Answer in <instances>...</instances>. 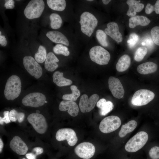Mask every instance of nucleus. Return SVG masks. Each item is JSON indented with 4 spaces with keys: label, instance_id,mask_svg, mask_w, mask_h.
Returning a JSON list of instances; mask_svg holds the SVG:
<instances>
[{
    "label": "nucleus",
    "instance_id": "1",
    "mask_svg": "<svg viewBox=\"0 0 159 159\" xmlns=\"http://www.w3.org/2000/svg\"><path fill=\"white\" fill-rule=\"evenodd\" d=\"M21 82L20 78L12 75L7 80L4 91L5 98L8 100H13L18 97L21 91Z\"/></svg>",
    "mask_w": 159,
    "mask_h": 159
},
{
    "label": "nucleus",
    "instance_id": "2",
    "mask_svg": "<svg viewBox=\"0 0 159 159\" xmlns=\"http://www.w3.org/2000/svg\"><path fill=\"white\" fill-rule=\"evenodd\" d=\"M80 23L82 33L90 37L97 25L98 20L92 14L88 11H85L80 16Z\"/></svg>",
    "mask_w": 159,
    "mask_h": 159
},
{
    "label": "nucleus",
    "instance_id": "3",
    "mask_svg": "<svg viewBox=\"0 0 159 159\" xmlns=\"http://www.w3.org/2000/svg\"><path fill=\"white\" fill-rule=\"evenodd\" d=\"M148 138L147 132L144 131L139 132L127 142L125 146V150L129 152H135L144 146Z\"/></svg>",
    "mask_w": 159,
    "mask_h": 159
},
{
    "label": "nucleus",
    "instance_id": "4",
    "mask_svg": "<svg viewBox=\"0 0 159 159\" xmlns=\"http://www.w3.org/2000/svg\"><path fill=\"white\" fill-rule=\"evenodd\" d=\"M45 4L42 0H31L24 9V15L28 19L38 18L42 13Z\"/></svg>",
    "mask_w": 159,
    "mask_h": 159
},
{
    "label": "nucleus",
    "instance_id": "5",
    "mask_svg": "<svg viewBox=\"0 0 159 159\" xmlns=\"http://www.w3.org/2000/svg\"><path fill=\"white\" fill-rule=\"evenodd\" d=\"M89 55L91 60L100 65L108 64L110 58L109 52L100 46L93 47L90 49Z\"/></svg>",
    "mask_w": 159,
    "mask_h": 159
},
{
    "label": "nucleus",
    "instance_id": "6",
    "mask_svg": "<svg viewBox=\"0 0 159 159\" xmlns=\"http://www.w3.org/2000/svg\"><path fill=\"white\" fill-rule=\"evenodd\" d=\"M155 94L147 89H140L135 92L131 99L132 104L135 106L145 105L153 100Z\"/></svg>",
    "mask_w": 159,
    "mask_h": 159
},
{
    "label": "nucleus",
    "instance_id": "7",
    "mask_svg": "<svg viewBox=\"0 0 159 159\" xmlns=\"http://www.w3.org/2000/svg\"><path fill=\"white\" fill-rule=\"evenodd\" d=\"M27 120L38 133L44 134L46 131L48 125L45 117L37 113H32L27 117Z\"/></svg>",
    "mask_w": 159,
    "mask_h": 159
},
{
    "label": "nucleus",
    "instance_id": "8",
    "mask_svg": "<svg viewBox=\"0 0 159 159\" xmlns=\"http://www.w3.org/2000/svg\"><path fill=\"white\" fill-rule=\"evenodd\" d=\"M121 120L117 116L111 115L104 118L100 122L99 128L104 133H108L116 130L120 126Z\"/></svg>",
    "mask_w": 159,
    "mask_h": 159
},
{
    "label": "nucleus",
    "instance_id": "9",
    "mask_svg": "<svg viewBox=\"0 0 159 159\" xmlns=\"http://www.w3.org/2000/svg\"><path fill=\"white\" fill-rule=\"evenodd\" d=\"M23 63L25 68L31 75L36 79L41 77L42 68L33 57L30 56L24 57Z\"/></svg>",
    "mask_w": 159,
    "mask_h": 159
},
{
    "label": "nucleus",
    "instance_id": "10",
    "mask_svg": "<svg viewBox=\"0 0 159 159\" xmlns=\"http://www.w3.org/2000/svg\"><path fill=\"white\" fill-rule=\"evenodd\" d=\"M46 97L43 94L38 92L29 93L22 99V102L24 106L37 107L43 106L46 102Z\"/></svg>",
    "mask_w": 159,
    "mask_h": 159
},
{
    "label": "nucleus",
    "instance_id": "11",
    "mask_svg": "<svg viewBox=\"0 0 159 159\" xmlns=\"http://www.w3.org/2000/svg\"><path fill=\"white\" fill-rule=\"evenodd\" d=\"M55 137L56 140L59 141L66 140L68 144L71 146L74 145L78 140L74 131L68 128L59 129L56 133Z\"/></svg>",
    "mask_w": 159,
    "mask_h": 159
},
{
    "label": "nucleus",
    "instance_id": "12",
    "mask_svg": "<svg viewBox=\"0 0 159 159\" xmlns=\"http://www.w3.org/2000/svg\"><path fill=\"white\" fill-rule=\"evenodd\" d=\"M95 149L92 143L84 142L78 144L75 148L74 152L79 157L84 159H89L94 155Z\"/></svg>",
    "mask_w": 159,
    "mask_h": 159
},
{
    "label": "nucleus",
    "instance_id": "13",
    "mask_svg": "<svg viewBox=\"0 0 159 159\" xmlns=\"http://www.w3.org/2000/svg\"><path fill=\"white\" fill-rule=\"evenodd\" d=\"M99 98V95L95 94L92 95L89 98L85 94L82 95L79 103L81 111L83 113H85L91 111L94 108Z\"/></svg>",
    "mask_w": 159,
    "mask_h": 159
},
{
    "label": "nucleus",
    "instance_id": "14",
    "mask_svg": "<svg viewBox=\"0 0 159 159\" xmlns=\"http://www.w3.org/2000/svg\"><path fill=\"white\" fill-rule=\"evenodd\" d=\"M108 87L113 96L121 99L124 96L125 91L119 80L113 77H110L108 79Z\"/></svg>",
    "mask_w": 159,
    "mask_h": 159
},
{
    "label": "nucleus",
    "instance_id": "15",
    "mask_svg": "<svg viewBox=\"0 0 159 159\" xmlns=\"http://www.w3.org/2000/svg\"><path fill=\"white\" fill-rule=\"evenodd\" d=\"M9 146L13 151L20 155L25 154L28 150L26 144L20 137L17 136H14L10 141Z\"/></svg>",
    "mask_w": 159,
    "mask_h": 159
},
{
    "label": "nucleus",
    "instance_id": "16",
    "mask_svg": "<svg viewBox=\"0 0 159 159\" xmlns=\"http://www.w3.org/2000/svg\"><path fill=\"white\" fill-rule=\"evenodd\" d=\"M104 32L105 33L117 43L122 42V37L121 33L119 31V26L117 23L112 22L109 23L107 25Z\"/></svg>",
    "mask_w": 159,
    "mask_h": 159
},
{
    "label": "nucleus",
    "instance_id": "17",
    "mask_svg": "<svg viewBox=\"0 0 159 159\" xmlns=\"http://www.w3.org/2000/svg\"><path fill=\"white\" fill-rule=\"evenodd\" d=\"M59 108L62 111H67L69 114L72 117L77 115L79 109L77 104L74 101L64 100L60 103Z\"/></svg>",
    "mask_w": 159,
    "mask_h": 159
},
{
    "label": "nucleus",
    "instance_id": "18",
    "mask_svg": "<svg viewBox=\"0 0 159 159\" xmlns=\"http://www.w3.org/2000/svg\"><path fill=\"white\" fill-rule=\"evenodd\" d=\"M46 36L53 42L69 45V41L66 37L61 32L57 31H52L47 32Z\"/></svg>",
    "mask_w": 159,
    "mask_h": 159
},
{
    "label": "nucleus",
    "instance_id": "19",
    "mask_svg": "<svg viewBox=\"0 0 159 159\" xmlns=\"http://www.w3.org/2000/svg\"><path fill=\"white\" fill-rule=\"evenodd\" d=\"M129 6L127 15L130 17L135 16L137 12L141 11L144 8V5L135 0H128L126 2Z\"/></svg>",
    "mask_w": 159,
    "mask_h": 159
},
{
    "label": "nucleus",
    "instance_id": "20",
    "mask_svg": "<svg viewBox=\"0 0 159 159\" xmlns=\"http://www.w3.org/2000/svg\"><path fill=\"white\" fill-rule=\"evenodd\" d=\"M59 60L55 54L52 52H49L47 55L44 63V67L47 71L53 72L58 67L57 63Z\"/></svg>",
    "mask_w": 159,
    "mask_h": 159
},
{
    "label": "nucleus",
    "instance_id": "21",
    "mask_svg": "<svg viewBox=\"0 0 159 159\" xmlns=\"http://www.w3.org/2000/svg\"><path fill=\"white\" fill-rule=\"evenodd\" d=\"M129 21V26L131 28H134L138 25L146 26L150 22V20L148 18L143 16H137L131 17Z\"/></svg>",
    "mask_w": 159,
    "mask_h": 159
},
{
    "label": "nucleus",
    "instance_id": "22",
    "mask_svg": "<svg viewBox=\"0 0 159 159\" xmlns=\"http://www.w3.org/2000/svg\"><path fill=\"white\" fill-rule=\"evenodd\" d=\"M157 65L152 62H149L138 65L137 68L138 72L142 74H147L155 72L157 70Z\"/></svg>",
    "mask_w": 159,
    "mask_h": 159
},
{
    "label": "nucleus",
    "instance_id": "23",
    "mask_svg": "<svg viewBox=\"0 0 159 159\" xmlns=\"http://www.w3.org/2000/svg\"><path fill=\"white\" fill-rule=\"evenodd\" d=\"M53 80L57 86L63 87L71 85L72 82L70 79L63 77V73L58 71L55 72L52 76Z\"/></svg>",
    "mask_w": 159,
    "mask_h": 159
},
{
    "label": "nucleus",
    "instance_id": "24",
    "mask_svg": "<svg viewBox=\"0 0 159 159\" xmlns=\"http://www.w3.org/2000/svg\"><path fill=\"white\" fill-rule=\"evenodd\" d=\"M130 63V56L127 54L123 55L119 58L117 63L116 69L119 72L125 71L129 67Z\"/></svg>",
    "mask_w": 159,
    "mask_h": 159
},
{
    "label": "nucleus",
    "instance_id": "25",
    "mask_svg": "<svg viewBox=\"0 0 159 159\" xmlns=\"http://www.w3.org/2000/svg\"><path fill=\"white\" fill-rule=\"evenodd\" d=\"M137 125V122L134 120H131L123 125L119 132V137L120 138L124 137L127 134L133 131Z\"/></svg>",
    "mask_w": 159,
    "mask_h": 159
},
{
    "label": "nucleus",
    "instance_id": "26",
    "mask_svg": "<svg viewBox=\"0 0 159 159\" xmlns=\"http://www.w3.org/2000/svg\"><path fill=\"white\" fill-rule=\"evenodd\" d=\"M48 6L51 9L57 11L64 10L66 6V2L65 0H47Z\"/></svg>",
    "mask_w": 159,
    "mask_h": 159
},
{
    "label": "nucleus",
    "instance_id": "27",
    "mask_svg": "<svg viewBox=\"0 0 159 159\" xmlns=\"http://www.w3.org/2000/svg\"><path fill=\"white\" fill-rule=\"evenodd\" d=\"M51 27L53 29H57L59 28L62 23V20L61 16L55 13H52L49 16Z\"/></svg>",
    "mask_w": 159,
    "mask_h": 159
},
{
    "label": "nucleus",
    "instance_id": "28",
    "mask_svg": "<svg viewBox=\"0 0 159 159\" xmlns=\"http://www.w3.org/2000/svg\"><path fill=\"white\" fill-rule=\"evenodd\" d=\"M70 88L72 93L71 94L64 95L62 98L64 100H68L74 102L80 96V91L75 85H72L70 86Z\"/></svg>",
    "mask_w": 159,
    "mask_h": 159
},
{
    "label": "nucleus",
    "instance_id": "29",
    "mask_svg": "<svg viewBox=\"0 0 159 159\" xmlns=\"http://www.w3.org/2000/svg\"><path fill=\"white\" fill-rule=\"evenodd\" d=\"M47 55L45 48L40 45L38 48L37 52L35 54L34 58L38 63H42L45 61Z\"/></svg>",
    "mask_w": 159,
    "mask_h": 159
},
{
    "label": "nucleus",
    "instance_id": "30",
    "mask_svg": "<svg viewBox=\"0 0 159 159\" xmlns=\"http://www.w3.org/2000/svg\"><path fill=\"white\" fill-rule=\"evenodd\" d=\"M9 118L10 120L13 122L18 120L19 123L22 122L25 117V114L22 112H18L14 109L11 110L9 112Z\"/></svg>",
    "mask_w": 159,
    "mask_h": 159
},
{
    "label": "nucleus",
    "instance_id": "31",
    "mask_svg": "<svg viewBox=\"0 0 159 159\" xmlns=\"http://www.w3.org/2000/svg\"><path fill=\"white\" fill-rule=\"evenodd\" d=\"M96 36L98 42L102 46L104 47L108 46L107 34L105 32L101 29H98L96 31Z\"/></svg>",
    "mask_w": 159,
    "mask_h": 159
},
{
    "label": "nucleus",
    "instance_id": "32",
    "mask_svg": "<svg viewBox=\"0 0 159 159\" xmlns=\"http://www.w3.org/2000/svg\"><path fill=\"white\" fill-rule=\"evenodd\" d=\"M53 50L54 53L57 54H62L67 56L70 54L68 48L61 44H57L53 47Z\"/></svg>",
    "mask_w": 159,
    "mask_h": 159
},
{
    "label": "nucleus",
    "instance_id": "33",
    "mask_svg": "<svg viewBox=\"0 0 159 159\" xmlns=\"http://www.w3.org/2000/svg\"><path fill=\"white\" fill-rule=\"evenodd\" d=\"M148 52L147 48L145 47L138 48L136 50L134 56V59L137 62L142 61Z\"/></svg>",
    "mask_w": 159,
    "mask_h": 159
},
{
    "label": "nucleus",
    "instance_id": "34",
    "mask_svg": "<svg viewBox=\"0 0 159 159\" xmlns=\"http://www.w3.org/2000/svg\"><path fill=\"white\" fill-rule=\"evenodd\" d=\"M114 105L110 101L105 102L100 108V113L102 116H105L113 109Z\"/></svg>",
    "mask_w": 159,
    "mask_h": 159
},
{
    "label": "nucleus",
    "instance_id": "35",
    "mask_svg": "<svg viewBox=\"0 0 159 159\" xmlns=\"http://www.w3.org/2000/svg\"><path fill=\"white\" fill-rule=\"evenodd\" d=\"M150 33L154 43L159 46V26L153 27L151 30Z\"/></svg>",
    "mask_w": 159,
    "mask_h": 159
},
{
    "label": "nucleus",
    "instance_id": "36",
    "mask_svg": "<svg viewBox=\"0 0 159 159\" xmlns=\"http://www.w3.org/2000/svg\"><path fill=\"white\" fill-rule=\"evenodd\" d=\"M139 40L138 36L135 33L131 34L129 36V39L127 42L129 47L132 48L134 47Z\"/></svg>",
    "mask_w": 159,
    "mask_h": 159
},
{
    "label": "nucleus",
    "instance_id": "37",
    "mask_svg": "<svg viewBox=\"0 0 159 159\" xmlns=\"http://www.w3.org/2000/svg\"><path fill=\"white\" fill-rule=\"evenodd\" d=\"M149 154L152 159H159V147L154 146L149 151Z\"/></svg>",
    "mask_w": 159,
    "mask_h": 159
},
{
    "label": "nucleus",
    "instance_id": "38",
    "mask_svg": "<svg viewBox=\"0 0 159 159\" xmlns=\"http://www.w3.org/2000/svg\"><path fill=\"white\" fill-rule=\"evenodd\" d=\"M9 112L8 111H5L4 112V117H0V124L1 125L3 124L5 122L6 124H8L11 122L9 116Z\"/></svg>",
    "mask_w": 159,
    "mask_h": 159
},
{
    "label": "nucleus",
    "instance_id": "39",
    "mask_svg": "<svg viewBox=\"0 0 159 159\" xmlns=\"http://www.w3.org/2000/svg\"><path fill=\"white\" fill-rule=\"evenodd\" d=\"M14 2L13 0H6L4 6L6 9H12L14 7Z\"/></svg>",
    "mask_w": 159,
    "mask_h": 159
},
{
    "label": "nucleus",
    "instance_id": "40",
    "mask_svg": "<svg viewBox=\"0 0 159 159\" xmlns=\"http://www.w3.org/2000/svg\"><path fill=\"white\" fill-rule=\"evenodd\" d=\"M154 11V6L150 3H148L145 8V12L147 14H150Z\"/></svg>",
    "mask_w": 159,
    "mask_h": 159
},
{
    "label": "nucleus",
    "instance_id": "41",
    "mask_svg": "<svg viewBox=\"0 0 159 159\" xmlns=\"http://www.w3.org/2000/svg\"><path fill=\"white\" fill-rule=\"evenodd\" d=\"M7 44V41L5 37L0 34V44L3 47L6 46Z\"/></svg>",
    "mask_w": 159,
    "mask_h": 159
},
{
    "label": "nucleus",
    "instance_id": "42",
    "mask_svg": "<svg viewBox=\"0 0 159 159\" xmlns=\"http://www.w3.org/2000/svg\"><path fill=\"white\" fill-rule=\"evenodd\" d=\"M33 151L35 152L36 155L42 154L44 151L43 148L40 147H36L34 148L32 150Z\"/></svg>",
    "mask_w": 159,
    "mask_h": 159
},
{
    "label": "nucleus",
    "instance_id": "43",
    "mask_svg": "<svg viewBox=\"0 0 159 159\" xmlns=\"http://www.w3.org/2000/svg\"><path fill=\"white\" fill-rule=\"evenodd\" d=\"M106 102V100L104 98H102L98 100L97 103V106L99 109L100 108L102 104Z\"/></svg>",
    "mask_w": 159,
    "mask_h": 159
},
{
    "label": "nucleus",
    "instance_id": "44",
    "mask_svg": "<svg viewBox=\"0 0 159 159\" xmlns=\"http://www.w3.org/2000/svg\"><path fill=\"white\" fill-rule=\"evenodd\" d=\"M154 11L156 14H159V0L156 1L155 4L154 5Z\"/></svg>",
    "mask_w": 159,
    "mask_h": 159
},
{
    "label": "nucleus",
    "instance_id": "45",
    "mask_svg": "<svg viewBox=\"0 0 159 159\" xmlns=\"http://www.w3.org/2000/svg\"><path fill=\"white\" fill-rule=\"evenodd\" d=\"M25 156L28 159H36V155L34 153H29L26 154Z\"/></svg>",
    "mask_w": 159,
    "mask_h": 159
},
{
    "label": "nucleus",
    "instance_id": "46",
    "mask_svg": "<svg viewBox=\"0 0 159 159\" xmlns=\"http://www.w3.org/2000/svg\"><path fill=\"white\" fill-rule=\"evenodd\" d=\"M4 146V143L1 139L0 138V152L1 153L2 151Z\"/></svg>",
    "mask_w": 159,
    "mask_h": 159
},
{
    "label": "nucleus",
    "instance_id": "47",
    "mask_svg": "<svg viewBox=\"0 0 159 159\" xmlns=\"http://www.w3.org/2000/svg\"><path fill=\"white\" fill-rule=\"evenodd\" d=\"M103 3L105 5H107L108 4L109 2L111 1V0H102Z\"/></svg>",
    "mask_w": 159,
    "mask_h": 159
},
{
    "label": "nucleus",
    "instance_id": "48",
    "mask_svg": "<svg viewBox=\"0 0 159 159\" xmlns=\"http://www.w3.org/2000/svg\"><path fill=\"white\" fill-rule=\"evenodd\" d=\"M87 1H94L93 0H87Z\"/></svg>",
    "mask_w": 159,
    "mask_h": 159
},
{
    "label": "nucleus",
    "instance_id": "49",
    "mask_svg": "<svg viewBox=\"0 0 159 159\" xmlns=\"http://www.w3.org/2000/svg\"><path fill=\"white\" fill-rule=\"evenodd\" d=\"M22 159H26V158H22Z\"/></svg>",
    "mask_w": 159,
    "mask_h": 159
}]
</instances>
